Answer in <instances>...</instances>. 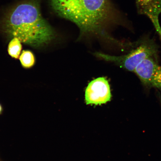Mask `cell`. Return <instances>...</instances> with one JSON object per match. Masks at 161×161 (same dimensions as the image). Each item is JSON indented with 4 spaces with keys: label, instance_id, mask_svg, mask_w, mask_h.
<instances>
[{
    "label": "cell",
    "instance_id": "1",
    "mask_svg": "<svg viewBox=\"0 0 161 161\" xmlns=\"http://www.w3.org/2000/svg\"><path fill=\"white\" fill-rule=\"evenodd\" d=\"M41 0H23L6 12L1 20L2 30L10 38L34 47L47 45L55 38V31L42 16Z\"/></svg>",
    "mask_w": 161,
    "mask_h": 161
},
{
    "label": "cell",
    "instance_id": "2",
    "mask_svg": "<svg viewBox=\"0 0 161 161\" xmlns=\"http://www.w3.org/2000/svg\"><path fill=\"white\" fill-rule=\"evenodd\" d=\"M59 17L73 22L81 36L105 35L106 26L120 22V16L110 0H50Z\"/></svg>",
    "mask_w": 161,
    "mask_h": 161
},
{
    "label": "cell",
    "instance_id": "3",
    "mask_svg": "<svg viewBox=\"0 0 161 161\" xmlns=\"http://www.w3.org/2000/svg\"><path fill=\"white\" fill-rule=\"evenodd\" d=\"M158 47L153 40L148 38L141 39L125 55L115 56L96 52L95 55L106 61L113 62L129 72H134L137 66L149 58L157 59Z\"/></svg>",
    "mask_w": 161,
    "mask_h": 161
},
{
    "label": "cell",
    "instance_id": "4",
    "mask_svg": "<svg viewBox=\"0 0 161 161\" xmlns=\"http://www.w3.org/2000/svg\"><path fill=\"white\" fill-rule=\"evenodd\" d=\"M134 72L143 85L161 91V66L157 59H145L137 66Z\"/></svg>",
    "mask_w": 161,
    "mask_h": 161
},
{
    "label": "cell",
    "instance_id": "5",
    "mask_svg": "<svg viewBox=\"0 0 161 161\" xmlns=\"http://www.w3.org/2000/svg\"><path fill=\"white\" fill-rule=\"evenodd\" d=\"M112 98L110 86L107 80L100 77L88 84L85 92L86 104L101 105L110 101Z\"/></svg>",
    "mask_w": 161,
    "mask_h": 161
},
{
    "label": "cell",
    "instance_id": "6",
    "mask_svg": "<svg viewBox=\"0 0 161 161\" xmlns=\"http://www.w3.org/2000/svg\"><path fill=\"white\" fill-rule=\"evenodd\" d=\"M138 14L150 19L161 38V27L159 17L161 14V0H136Z\"/></svg>",
    "mask_w": 161,
    "mask_h": 161
},
{
    "label": "cell",
    "instance_id": "7",
    "mask_svg": "<svg viewBox=\"0 0 161 161\" xmlns=\"http://www.w3.org/2000/svg\"><path fill=\"white\" fill-rule=\"evenodd\" d=\"M22 67L25 69H30L33 67L36 63L35 55L31 50H25L21 52L19 57Z\"/></svg>",
    "mask_w": 161,
    "mask_h": 161
},
{
    "label": "cell",
    "instance_id": "8",
    "mask_svg": "<svg viewBox=\"0 0 161 161\" xmlns=\"http://www.w3.org/2000/svg\"><path fill=\"white\" fill-rule=\"evenodd\" d=\"M11 39L8 45V53L12 58L17 59L19 57L23 48L22 42L16 37Z\"/></svg>",
    "mask_w": 161,
    "mask_h": 161
},
{
    "label": "cell",
    "instance_id": "9",
    "mask_svg": "<svg viewBox=\"0 0 161 161\" xmlns=\"http://www.w3.org/2000/svg\"><path fill=\"white\" fill-rule=\"evenodd\" d=\"M2 106L1 105V104H0V113H1L2 111Z\"/></svg>",
    "mask_w": 161,
    "mask_h": 161
}]
</instances>
